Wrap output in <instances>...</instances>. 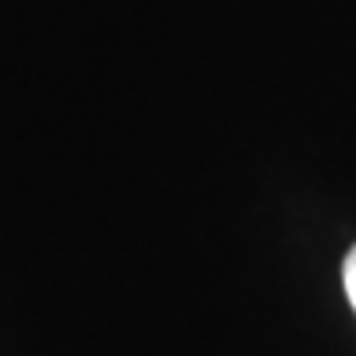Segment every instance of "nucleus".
Listing matches in <instances>:
<instances>
[{
    "mask_svg": "<svg viewBox=\"0 0 356 356\" xmlns=\"http://www.w3.org/2000/svg\"><path fill=\"white\" fill-rule=\"evenodd\" d=\"M342 284H346V295H349V305L356 309V248L346 254V266H342Z\"/></svg>",
    "mask_w": 356,
    "mask_h": 356,
    "instance_id": "nucleus-1",
    "label": "nucleus"
}]
</instances>
